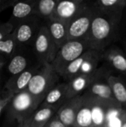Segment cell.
<instances>
[{
  "instance_id": "6da1fadb",
  "label": "cell",
  "mask_w": 126,
  "mask_h": 127,
  "mask_svg": "<svg viewBox=\"0 0 126 127\" xmlns=\"http://www.w3.org/2000/svg\"><path fill=\"white\" fill-rule=\"evenodd\" d=\"M95 12V11H94ZM120 22L95 13L85 37L89 50L102 53L117 39Z\"/></svg>"
},
{
  "instance_id": "7a4b0ae2",
  "label": "cell",
  "mask_w": 126,
  "mask_h": 127,
  "mask_svg": "<svg viewBox=\"0 0 126 127\" xmlns=\"http://www.w3.org/2000/svg\"><path fill=\"white\" fill-rule=\"evenodd\" d=\"M61 77L49 63L42 64L30 80L27 92L41 105L48 93L60 83Z\"/></svg>"
},
{
  "instance_id": "3957f363",
  "label": "cell",
  "mask_w": 126,
  "mask_h": 127,
  "mask_svg": "<svg viewBox=\"0 0 126 127\" xmlns=\"http://www.w3.org/2000/svg\"><path fill=\"white\" fill-rule=\"evenodd\" d=\"M88 50H89V48L85 39L68 40L59 48L50 65L56 73L60 75L68 64L79 57Z\"/></svg>"
},
{
  "instance_id": "277c9868",
  "label": "cell",
  "mask_w": 126,
  "mask_h": 127,
  "mask_svg": "<svg viewBox=\"0 0 126 127\" xmlns=\"http://www.w3.org/2000/svg\"><path fill=\"white\" fill-rule=\"evenodd\" d=\"M39 64L33 52V46H18L15 53L5 63L3 72L5 71L7 80L12 76Z\"/></svg>"
},
{
  "instance_id": "5b68a950",
  "label": "cell",
  "mask_w": 126,
  "mask_h": 127,
  "mask_svg": "<svg viewBox=\"0 0 126 127\" xmlns=\"http://www.w3.org/2000/svg\"><path fill=\"white\" fill-rule=\"evenodd\" d=\"M39 106L27 91L20 92L13 95L7 106L8 118L12 121H16L19 124Z\"/></svg>"
},
{
  "instance_id": "8992f818",
  "label": "cell",
  "mask_w": 126,
  "mask_h": 127,
  "mask_svg": "<svg viewBox=\"0 0 126 127\" xmlns=\"http://www.w3.org/2000/svg\"><path fill=\"white\" fill-rule=\"evenodd\" d=\"M95 12L90 3L86 2L77 15L67 25L68 40L85 39L90 30Z\"/></svg>"
},
{
  "instance_id": "52a82bcc",
  "label": "cell",
  "mask_w": 126,
  "mask_h": 127,
  "mask_svg": "<svg viewBox=\"0 0 126 127\" xmlns=\"http://www.w3.org/2000/svg\"><path fill=\"white\" fill-rule=\"evenodd\" d=\"M43 22L36 15L19 23L12 32L18 46H33Z\"/></svg>"
},
{
  "instance_id": "ba28073f",
  "label": "cell",
  "mask_w": 126,
  "mask_h": 127,
  "mask_svg": "<svg viewBox=\"0 0 126 127\" xmlns=\"http://www.w3.org/2000/svg\"><path fill=\"white\" fill-rule=\"evenodd\" d=\"M33 52L40 64H51L59 50L43 23L33 45Z\"/></svg>"
},
{
  "instance_id": "9c48e42d",
  "label": "cell",
  "mask_w": 126,
  "mask_h": 127,
  "mask_svg": "<svg viewBox=\"0 0 126 127\" xmlns=\"http://www.w3.org/2000/svg\"><path fill=\"white\" fill-rule=\"evenodd\" d=\"M109 74L108 69L104 67H99L95 71L79 74L66 83L67 84V97L71 99L76 96L82 95L85 91L95 81L101 78L105 77Z\"/></svg>"
},
{
  "instance_id": "30bf717a",
  "label": "cell",
  "mask_w": 126,
  "mask_h": 127,
  "mask_svg": "<svg viewBox=\"0 0 126 127\" xmlns=\"http://www.w3.org/2000/svg\"><path fill=\"white\" fill-rule=\"evenodd\" d=\"M90 4L95 13L120 22L126 7V0H98Z\"/></svg>"
},
{
  "instance_id": "8fae6325",
  "label": "cell",
  "mask_w": 126,
  "mask_h": 127,
  "mask_svg": "<svg viewBox=\"0 0 126 127\" xmlns=\"http://www.w3.org/2000/svg\"><path fill=\"white\" fill-rule=\"evenodd\" d=\"M85 4L86 1L83 0H58L52 19L58 20L68 25Z\"/></svg>"
},
{
  "instance_id": "7c38bea8",
  "label": "cell",
  "mask_w": 126,
  "mask_h": 127,
  "mask_svg": "<svg viewBox=\"0 0 126 127\" xmlns=\"http://www.w3.org/2000/svg\"><path fill=\"white\" fill-rule=\"evenodd\" d=\"M41 65H33L16 75L10 77L5 80L4 89L14 95L26 91L30 80Z\"/></svg>"
},
{
  "instance_id": "4fadbf2b",
  "label": "cell",
  "mask_w": 126,
  "mask_h": 127,
  "mask_svg": "<svg viewBox=\"0 0 126 127\" xmlns=\"http://www.w3.org/2000/svg\"><path fill=\"white\" fill-rule=\"evenodd\" d=\"M82 95L68 99L56 111V115L67 127H74L76 115L82 103Z\"/></svg>"
},
{
  "instance_id": "5bb4252c",
  "label": "cell",
  "mask_w": 126,
  "mask_h": 127,
  "mask_svg": "<svg viewBox=\"0 0 126 127\" xmlns=\"http://www.w3.org/2000/svg\"><path fill=\"white\" fill-rule=\"evenodd\" d=\"M102 61L110 68L126 76V55L118 47L111 45L102 53Z\"/></svg>"
},
{
  "instance_id": "9a60e30c",
  "label": "cell",
  "mask_w": 126,
  "mask_h": 127,
  "mask_svg": "<svg viewBox=\"0 0 126 127\" xmlns=\"http://www.w3.org/2000/svg\"><path fill=\"white\" fill-rule=\"evenodd\" d=\"M36 0L16 1L13 5V10L7 22L14 28L19 23L28 19L34 14Z\"/></svg>"
},
{
  "instance_id": "2e32d148",
  "label": "cell",
  "mask_w": 126,
  "mask_h": 127,
  "mask_svg": "<svg viewBox=\"0 0 126 127\" xmlns=\"http://www.w3.org/2000/svg\"><path fill=\"white\" fill-rule=\"evenodd\" d=\"M67 100V84L65 82H60L48 93L40 106L56 112Z\"/></svg>"
},
{
  "instance_id": "e0dca14e",
  "label": "cell",
  "mask_w": 126,
  "mask_h": 127,
  "mask_svg": "<svg viewBox=\"0 0 126 127\" xmlns=\"http://www.w3.org/2000/svg\"><path fill=\"white\" fill-rule=\"evenodd\" d=\"M56 113V112L50 108L39 106L19 124L18 127H43Z\"/></svg>"
},
{
  "instance_id": "ac0fdd59",
  "label": "cell",
  "mask_w": 126,
  "mask_h": 127,
  "mask_svg": "<svg viewBox=\"0 0 126 127\" xmlns=\"http://www.w3.org/2000/svg\"><path fill=\"white\" fill-rule=\"evenodd\" d=\"M106 77H107L94 82L83 94L104 100L116 101L111 88L107 83Z\"/></svg>"
},
{
  "instance_id": "d6986e66",
  "label": "cell",
  "mask_w": 126,
  "mask_h": 127,
  "mask_svg": "<svg viewBox=\"0 0 126 127\" xmlns=\"http://www.w3.org/2000/svg\"><path fill=\"white\" fill-rule=\"evenodd\" d=\"M48 31L50 38L59 48L68 41L67 25L54 19H50L44 23Z\"/></svg>"
},
{
  "instance_id": "ffe728a7",
  "label": "cell",
  "mask_w": 126,
  "mask_h": 127,
  "mask_svg": "<svg viewBox=\"0 0 126 127\" xmlns=\"http://www.w3.org/2000/svg\"><path fill=\"white\" fill-rule=\"evenodd\" d=\"M107 83L111 88L116 101L126 112V83L120 77L108 74Z\"/></svg>"
},
{
  "instance_id": "44dd1931",
  "label": "cell",
  "mask_w": 126,
  "mask_h": 127,
  "mask_svg": "<svg viewBox=\"0 0 126 127\" xmlns=\"http://www.w3.org/2000/svg\"><path fill=\"white\" fill-rule=\"evenodd\" d=\"M58 0H36L34 14L42 19L43 23L52 19Z\"/></svg>"
},
{
  "instance_id": "7402d4cb",
  "label": "cell",
  "mask_w": 126,
  "mask_h": 127,
  "mask_svg": "<svg viewBox=\"0 0 126 127\" xmlns=\"http://www.w3.org/2000/svg\"><path fill=\"white\" fill-rule=\"evenodd\" d=\"M17 44L13 34H10L0 41V64L5 63L10 59L17 49Z\"/></svg>"
},
{
  "instance_id": "603a6c76",
  "label": "cell",
  "mask_w": 126,
  "mask_h": 127,
  "mask_svg": "<svg viewBox=\"0 0 126 127\" xmlns=\"http://www.w3.org/2000/svg\"><path fill=\"white\" fill-rule=\"evenodd\" d=\"M102 61V53L88 50V54L83 64L82 65L79 74H90L95 71L99 67V64Z\"/></svg>"
},
{
  "instance_id": "cb8c5ba5",
  "label": "cell",
  "mask_w": 126,
  "mask_h": 127,
  "mask_svg": "<svg viewBox=\"0 0 126 127\" xmlns=\"http://www.w3.org/2000/svg\"><path fill=\"white\" fill-rule=\"evenodd\" d=\"M13 95H13L10 92H7L3 88L2 92L0 93V115H1V113L2 112V111L4 110V109L7 107V104L12 99Z\"/></svg>"
},
{
  "instance_id": "d4e9b609",
  "label": "cell",
  "mask_w": 126,
  "mask_h": 127,
  "mask_svg": "<svg viewBox=\"0 0 126 127\" xmlns=\"http://www.w3.org/2000/svg\"><path fill=\"white\" fill-rule=\"evenodd\" d=\"M13 28L7 22L0 23V41L12 33Z\"/></svg>"
},
{
  "instance_id": "484cf974",
  "label": "cell",
  "mask_w": 126,
  "mask_h": 127,
  "mask_svg": "<svg viewBox=\"0 0 126 127\" xmlns=\"http://www.w3.org/2000/svg\"><path fill=\"white\" fill-rule=\"evenodd\" d=\"M43 127H67L64 125L61 121L58 118V117L55 115L53 116Z\"/></svg>"
},
{
  "instance_id": "4316f807",
  "label": "cell",
  "mask_w": 126,
  "mask_h": 127,
  "mask_svg": "<svg viewBox=\"0 0 126 127\" xmlns=\"http://www.w3.org/2000/svg\"><path fill=\"white\" fill-rule=\"evenodd\" d=\"M15 2V0H0V13L4 9L13 6Z\"/></svg>"
},
{
  "instance_id": "83f0119b",
  "label": "cell",
  "mask_w": 126,
  "mask_h": 127,
  "mask_svg": "<svg viewBox=\"0 0 126 127\" xmlns=\"http://www.w3.org/2000/svg\"><path fill=\"white\" fill-rule=\"evenodd\" d=\"M4 83H5V81H4V80H3V79L1 78V79L0 80V93H1V92H2V90H3Z\"/></svg>"
},
{
  "instance_id": "f1b7e54d",
  "label": "cell",
  "mask_w": 126,
  "mask_h": 127,
  "mask_svg": "<svg viewBox=\"0 0 126 127\" xmlns=\"http://www.w3.org/2000/svg\"><path fill=\"white\" fill-rule=\"evenodd\" d=\"M4 65H3V64H0V80L2 78L1 77V75L2 74V73H3V68H4Z\"/></svg>"
},
{
  "instance_id": "f546056e",
  "label": "cell",
  "mask_w": 126,
  "mask_h": 127,
  "mask_svg": "<svg viewBox=\"0 0 126 127\" xmlns=\"http://www.w3.org/2000/svg\"><path fill=\"white\" fill-rule=\"evenodd\" d=\"M120 127H126V121H124V122L123 123L122 126H121Z\"/></svg>"
}]
</instances>
